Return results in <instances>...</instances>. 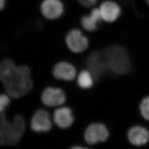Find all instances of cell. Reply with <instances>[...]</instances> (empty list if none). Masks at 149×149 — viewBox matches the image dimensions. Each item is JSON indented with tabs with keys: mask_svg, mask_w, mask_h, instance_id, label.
Instances as JSON below:
<instances>
[{
	"mask_svg": "<svg viewBox=\"0 0 149 149\" xmlns=\"http://www.w3.org/2000/svg\"><path fill=\"white\" fill-rule=\"evenodd\" d=\"M0 81L6 93L13 99L27 95L33 87L29 68L26 65L18 66L11 59L0 61Z\"/></svg>",
	"mask_w": 149,
	"mask_h": 149,
	"instance_id": "1",
	"label": "cell"
},
{
	"mask_svg": "<svg viewBox=\"0 0 149 149\" xmlns=\"http://www.w3.org/2000/svg\"><path fill=\"white\" fill-rule=\"evenodd\" d=\"M107 69L116 74L127 73L130 69V60L124 48L113 46L107 48L103 53Z\"/></svg>",
	"mask_w": 149,
	"mask_h": 149,
	"instance_id": "2",
	"label": "cell"
},
{
	"mask_svg": "<svg viewBox=\"0 0 149 149\" xmlns=\"http://www.w3.org/2000/svg\"><path fill=\"white\" fill-rule=\"evenodd\" d=\"M53 122L50 114L43 109L37 111L33 115L30 128L33 132L37 133H46L52 128Z\"/></svg>",
	"mask_w": 149,
	"mask_h": 149,
	"instance_id": "3",
	"label": "cell"
},
{
	"mask_svg": "<svg viewBox=\"0 0 149 149\" xmlns=\"http://www.w3.org/2000/svg\"><path fill=\"white\" fill-rule=\"evenodd\" d=\"M66 97L64 91L61 88L47 87L43 91L41 100L44 106L48 107L61 106L66 101Z\"/></svg>",
	"mask_w": 149,
	"mask_h": 149,
	"instance_id": "4",
	"label": "cell"
},
{
	"mask_svg": "<svg viewBox=\"0 0 149 149\" xmlns=\"http://www.w3.org/2000/svg\"><path fill=\"white\" fill-rule=\"evenodd\" d=\"M66 44L70 50L75 53H81L88 47L87 38L79 29H72L67 34Z\"/></svg>",
	"mask_w": 149,
	"mask_h": 149,
	"instance_id": "5",
	"label": "cell"
},
{
	"mask_svg": "<svg viewBox=\"0 0 149 149\" xmlns=\"http://www.w3.org/2000/svg\"><path fill=\"white\" fill-rule=\"evenodd\" d=\"M26 123L20 114H17L11 121V128L7 146H12L19 143L25 132Z\"/></svg>",
	"mask_w": 149,
	"mask_h": 149,
	"instance_id": "6",
	"label": "cell"
},
{
	"mask_svg": "<svg viewBox=\"0 0 149 149\" xmlns=\"http://www.w3.org/2000/svg\"><path fill=\"white\" fill-rule=\"evenodd\" d=\"M87 66L93 77L98 79L101 77L107 69L103 54L93 52L87 60Z\"/></svg>",
	"mask_w": 149,
	"mask_h": 149,
	"instance_id": "7",
	"label": "cell"
},
{
	"mask_svg": "<svg viewBox=\"0 0 149 149\" xmlns=\"http://www.w3.org/2000/svg\"><path fill=\"white\" fill-rule=\"evenodd\" d=\"M108 136V131L106 127L100 123L92 124L86 130L85 139L87 143L95 144L105 141Z\"/></svg>",
	"mask_w": 149,
	"mask_h": 149,
	"instance_id": "8",
	"label": "cell"
},
{
	"mask_svg": "<svg viewBox=\"0 0 149 149\" xmlns=\"http://www.w3.org/2000/svg\"><path fill=\"white\" fill-rule=\"evenodd\" d=\"M43 16L49 19H55L64 12V6L60 0H44L41 5Z\"/></svg>",
	"mask_w": 149,
	"mask_h": 149,
	"instance_id": "9",
	"label": "cell"
},
{
	"mask_svg": "<svg viewBox=\"0 0 149 149\" xmlns=\"http://www.w3.org/2000/svg\"><path fill=\"white\" fill-rule=\"evenodd\" d=\"M53 75L58 80L71 81L76 77V70L72 64L66 61H61L54 65Z\"/></svg>",
	"mask_w": 149,
	"mask_h": 149,
	"instance_id": "10",
	"label": "cell"
},
{
	"mask_svg": "<svg viewBox=\"0 0 149 149\" xmlns=\"http://www.w3.org/2000/svg\"><path fill=\"white\" fill-rule=\"evenodd\" d=\"M53 120L58 127L64 129L72 125L74 118L70 108L66 107H61L54 112Z\"/></svg>",
	"mask_w": 149,
	"mask_h": 149,
	"instance_id": "11",
	"label": "cell"
},
{
	"mask_svg": "<svg viewBox=\"0 0 149 149\" xmlns=\"http://www.w3.org/2000/svg\"><path fill=\"white\" fill-rule=\"evenodd\" d=\"M99 9L102 19L107 22L116 21L121 12L120 6L117 3L111 1L102 3Z\"/></svg>",
	"mask_w": 149,
	"mask_h": 149,
	"instance_id": "12",
	"label": "cell"
},
{
	"mask_svg": "<svg viewBox=\"0 0 149 149\" xmlns=\"http://www.w3.org/2000/svg\"><path fill=\"white\" fill-rule=\"evenodd\" d=\"M130 142L135 145H143L147 143L149 140V133L147 129L141 127H134L128 133Z\"/></svg>",
	"mask_w": 149,
	"mask_h": 149,
	"instance_id": "13",
	"label": "cell"
},
{
	"mask_svg": "<svg viewBox=\"0 0 149 149\" xmlns=\"http://www.w3.org/2000/svg\"><path fill=\"white\" fill-rule=\"evenodd\" d=\"M101 12L99 8H93L90 15L84 16L81 23L82 26L88 31H94L97 29L98 23L101 21Z\"/></svg>",
	"mask_w": 149,
	"mask_h": 149,
	"instance_id": "14",
	"label": "cell"
},
{
	"mask_svg": "<svg viewBox=\"0 0 149 149\" xmlns=\"http://www.w3.org/2000/svg\"><path fill=\"white\" fill-rule=\"evenodd\" d=\"M10 128L11 121L7 119L5 113H0V146H7Z\"/></svg>",
	"mask_w": 149,
	"mask_h": 149,
	"instance_id": "15",
	"label": "cell"
},
{
	"mask_svg": "<svg viewBox=\"0 0 149 149\" xmlns=\"http://www.w3.org/2000/svg\"><path fill=\"white\" fill-rule=\"evenodd\" d=\"M93 77L89 71H82L77 77L78 85L82 88H90L93 85Z\"/></svg>",
	"mask_w": 149,
	"mask_h": 149,
	"instance_id": "16",
	"label": "cell"
},
{
	"mask_svg": "<svg viewBox=\"0 0 149 149\" xmlns=\"http://www.w3.org/2000/svg\"><path fill=\"white\" fill-rule=\"evenodd\" d=\"M140 110L144 118L149 120V97L145 98L142 101L140 106Z\"/></svg>",
	"mask_w": 149,
	"mask_h": 149,
	"instance_id": "17",
	"label": "cell"
},
{
	"mask_svg": "<svg viewBox=\"0 0 149 149\" xmlns=\"http://www.w3.org/2000/svg\"><path fill=\"white\" fill-rule=\"evenodd\" d=\"M11 98L7 93L0 94V113L5 112L6 109L10 105Z\"/></svg>",
	"mask_w": 149,
	"mask_h": 149,
	"instance_id": "18",
	"label": "cell"
},
{
	"mask_svg": "<svg viewBox=\"0 0 149 149\" xmlns=\"http://www.w3.org/2000/svg\"><path fill=\"white\" fill-rule=\"evenodd\" d=\"M80 3L86 7H91L95 5L97 0H79Z\"/></svg>",
	"mask_w": 149,
	"mask_h": 149,
	"instance_id": "19",
	"label": "cell"
},
{
	"mask_svg": "<svg viewBox=\"0 0 149 149\" xmlns=\"http://www.w3.org/2000/svg\"><path fill=\"white\" fill-rule=\"evenodd\" d=\"M6 0H0V11L3 10L5 6Z\"/></svg>",
	"mask_w": 149,
	"mask_h": 149,
	"instance_id": "20",
	"label": "cell"
},
{
	"mask_svg": "<svg viewBox=\"0 0 149 149\" xmlns=\"http://www.w3.org/2000/svg\"><path fill=\"white\" fill-rule=\"evenodd\" d=\"M146 2H147V3H148V4L149 5V0H146Z\"/></svg>",
	"mask_w": 149,
	"mask_h": 149,
	"instance_id": "21",
	"label": "cell"
}]
</instances>
